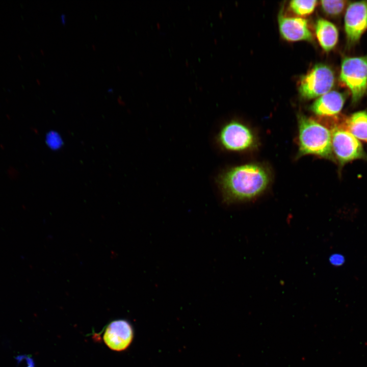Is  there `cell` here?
Returning <instances> with one entry per match:
<instances>
[{"label":"cell","mask_w":367,"mask_h":367,"mask_svg":"<svg viewBox=\"0 0 367 367\" xmlns=\"http://www.w3.org/2000/svg\"><path fill=\"white\" fill-rule=\"evenodd\" d=\"M271 180L268 168L258 163L229 168L217 178L223 200L228 204L256 198L267 190Z\"/></svg>","instance_id":"1"},{"label":"cell","mask_w":367,"mask_h":367,"mask_svg":"<svg viewBox=\"0 0 367 367\" xmlns=\"http://www.w3.org/2000/svg\"><path fill=\"white\" fill-rule=\"evenodd\" d=\"M298 156L313 155L333 160L331 131L322 123L299 115Z\"/></svg>","instance_id":"2"},{"label":"cell","mask_w":367,"mask_h":367,"mask_svg":"<svg viewBox=\"0 0 367 367\" xmlns=\"http://www.w3.org/2000/svg\"><path fill=\"white\" fill-rule=\"evenodd\" d=\"M339 78L350 91L352 102H358L367 90V56L344 58Z\"/></svg>","instance_id":"3"},{"label":"cell","mask_w":367,"mask_h":367,"mask_svg":"<svg viewBox=\"0 0 367 367\" xmlns=\"http://www.w3.org/2000/svg\"><path fill=\"white\" fill-rule=\"evenodd\" d=\"M217 141L223 149L234 152L248 150L255 147L257 143L253 131L237 120H231L222 127Z\"/></svg>","instance_id":"4"},{"label":"cell","mask_w":367,"mask_h":367,"mask_svg":"<svg viewBox=\"0 0 367 367\" xmlns=\"http://www.w3.org/2000/svg\"><path fill=\"white\" fill-rule=\"evenodd\" d=\"M334 80V72L330 67L317 64L301 77L298 85L299 94L305 99L319 97L330 91Z\"/></svg>","instance_id":"5"},{"label":"cell","mask_w":367,"mask_h":367,"mask_svg":"<svg viewBox=\"0 0 367 367\" xmlns=\"http://www.w3.org/2000/svg\"><path fill=\"white\" fill-rule=\"evenodd\" d=\"M330 131L332 153L340 165L365 157L361 143L340 124H333Z\"/></svg>","instance_id":"6"},{"label":"cell","mask_w":367,"mask_h":367,"mask_svg":"<svg viewBox=\"0 0 367 367\" xmlns=\"http://www.w3.org/2000/svg\"><path fill=\"white\" fill-rule=\"evenodd\" d=\"M344 20L348 44L353 45L367 29V1L350 4L346 11Z\"/></svg>","instance_id":"7"},{"label":"cell","mask_w":367,"mask_h":367,"mask_svg":"<svg viewBox=\"0 0 367 367\" xmlns=\"http://www.w3.org/2000/svg\"><path fill=\"white\" fill-rule=\"evenodd\" d=\"M278 22L280 34L287 41H311L313 39L308 20L305 18L287 16L281 11L278 15Z\"/></svg>","instance_id":"8"},{"label":"cell","mask_w":367,"mask_h":367,"mask_svg":"<svg viewBox=\"0 0 367 367\" xmlns=\"http://www.w3.org/2000/svg\"><path fill=\"white\" fill-rule=\"evenodd\" d=\"M134 337V331L130 324L124 320L111 322L106 327L103 339L111 350L121 351L126 349Z\"/></svg>","instance_id":"9"},{"label":"cell","mask_w":367,"mask_h":367,"mask_svg":"<svg viewBox=\"0 0 367 367\" xmlns=\"http://www.w3.org/2000/svg\"><path fill=\"white\" fill-rule=\"evenodd\" d=\"M345 97L336 91H329L318 98L310 106V110L316 115L323 117H333L342 110Z\"/></svg>","instance_id":"10"},{"label":"cell","mask_w":367,"mask_h":367,"mask_svg":"<svg viewBox=\"0 0 367 367\" xmlns=\"http://www.w3.org/2000/svg\"><path fill=\"white\" fill-rule=\"evenodd\" d=\"M314 31L316 38L323 50L328 52L335 47L338 41V32L333 23L325 19L319 18L316 22Z\"/></svg>","instance_id":"11"},{"label":"cell","mask_w":367,"mask_h":367,"mask_svg":"<svg viewBox=\"0 0 367 367\" xmlns=\"http://www.w3.org/2000/svg\"><path fill=\"white\" fill-rule=\"evenodd\" d=\"M343 127L357 139L367 142V112L353 114L344 123Z\"/></svg>","instance_id":"12"},{"label":"cell","mask_w":367,"mask_h":367,"mask_svg":"<svg viewBox=\"0 0 367 367\" xmlns=\"http://www.w3.org/2000/svg\"><path fill=\"white\" fill-rule=\"evenodd\" d=\"M318 1L316 0H293L290 2V8L299 16H306L311 14L314 10Z\"/></svg>","instance_id":"13"},{"label":"cell","mask_w":367,"mask_h":367,"mask_svg":"<svg viewBox=\"0 0 367 367\" xmlns=\"http://www.w3.org/2000/svg\"><path fill=\"white\" fill-rule=\"evenodd\" d=\"M347 1L342 0L320 1V5L323 11L327 15L336 16L340 15L344 10Z\"/></svg>","instance_id":"14"},{"label":"cell","mask_w":367,"mask_h":367,"mask_svg":"<svg viewBox=\"0 0 367 367\" xmlns=\"http://www.w3.org/2000/svg\"><path fill=\"white\" fill-rule=\"evenodd\" d=\"M331 262L334 265H340L343 262V258L338 255H334L331 257Z\"/></svg>","instance_id":"15"}]
</instances>
